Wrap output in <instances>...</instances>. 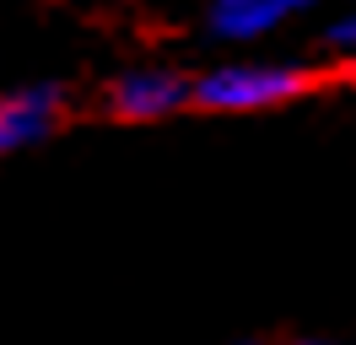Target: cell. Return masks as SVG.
<instances>
[{
  "mask_svg": "<svg viewBox=\"0 0 356 345\" xmlns=\"http://www.w3.org/2000/svg\"><path fill=\"white\" fill-rule=\"evenodd\" d=\"M324 49L340 54V60H356V0H351V6H340V11L330 17V27H324Z\"/></svg>",
  "mask_w": 356,
  "mask_h": 345,
  "instance_id": "5",
  "label": "cell"
},
{
  "mask_svg": "<svg viewBox=\"0 0 356 345\" xmlns=\"http://www.w3.org/2000/svg\"><path fill=\"white\" fill-rule=\"evenodd\" d=\"M318 86V70L281 54H238L195 76V108L200 113H270Z\"/></svg>",
  "mask_w": 356,
  "mask_h": 345,
  "instance_id": "1",
  "label": "cell"
},
{
  "mask_svg": "<svg viewBox=\"0 0 356 345\" xmlns=\"http://www.w3.org/2000/svg\"><path fill=\"white\" fill-rule=\"evenodd\" d=\"M286 345H330L324 335H297V340H286Z\"/></svg>",
  "mask_w": 356,
  "mask_h": 345,
  "instance_id": "6",
  "label": "cell"
},
{
  "mask_svg": "<svg viewBox=\"0 0 356 345\" xmlns=\"http://www.w3.org/2000/svg\"><path fill=\"white\" fill-rule=\"evenodd\" d=\"M184 108H195V76H184L178 65H124L103 86V113L124 125H162Z\"/></svg>",
  "mask_w": 356,
  "mask_h": 345,
  "instance_id": "2",
  "label": "cell"
},
{
  "mask_svg": "<svg viewBox=\"0 0 356 345\" xmlns=\"http://www.w3.org/2000/svg\"><path fill=\"white\" fill-rule=\"evenodd\" d=\"M65 119V86L60 81H27L0 92V157L44 146Z\"/></svg>",
  "mask_w": 356,
  "mask_h": 345,
  "instance_id": "3",
  "label": "cell"
},
{
  "mask_svg": "<svg viewBox=\"0 0 356 345\" xmlns=\"http://www.w3.org/2000/svg\"><path fill=\"white\" fill-rule=\"evenodd\" d=\"M318 6H324V0H211V6H205V33L216 43L243 49V43H259V38H270V33L291 27L297 17H308Z\"/></svg>",
  "mask_w": 356,
  "mask_h": 345,
  "instance_id": "4",
  "label": "cell"
}]
</instances>
